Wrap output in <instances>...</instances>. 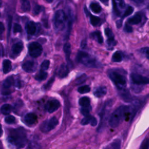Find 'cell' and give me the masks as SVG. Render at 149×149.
<instances>
[{"instance_id": "51", "label": "cell", "mask_w": 149, "mask_h": 149, "mask_svg": "<svg viewBox=\"0 0 149 149\" xmlns=\"http://www.w3.org/2000/svg\"><path fill=\"white\" fill-rule=\"evenodd\" d=\"M144 0H134V1L136 2V3H141L144 1Z\"/></svg>"}, {"instance_id": "49", "label": "cell", "mask_w": 149, "mask_h": 149, "mask_svg": "<svg viewBox=\"0 0 149 149\" xmlns=\"http://www.w3.org/2000/svg\"><path fill=\"white\" fill-rule=\"evenodd\" d=\"M100 1L101 2H102L104 4H105V5H107L109 0H100Z\"/></svg>"}, {"instance_id": "7", "label": "cell", "mask_w": 149, "mask_h": 149, "mask_svg": "<svg viewBox=\"0 0 149 149\" xmlns=\"http://www.w3.org/2000/svg\"><path fill=\"white\" fill-rule=\"evenodd\" d=\"M29 54L33 58H37L41 55L42 48L41 45L37 42H32L28 47Z\"/></svg>"}, {"instance_id": "48", "label": "cell", "mask_w": 149, "mask_h": 149, "mask_svg": "<svg viewBox=\"0 0 149 149\" xmlns=\"http://www.w3.org/2000/svg\"><path fill=\"white\" fill-rule=\"evenodd\" d=\"M125 5V2H124L123 0H121V1H120V2H119V6H120V7H122V8H124Z\"/></svg>"}, {"instance_id": "28", "label": "cell", "mask_w": 149, "mask_h": 149, "mask_svg": "<svg viewBox=\"0 0 149 149\" xmlns=\"http://www.w3.org/2000/svg\"><path fill=\"white\" fill-rule=\"evenodd\" d=\"M89 15H90V23H91V24L94 26H97L100 22V20H101L98 17L93 16V15H92L90 13H89Z\"/></svg>"}, {"instance_id": "6", "label": "cell", "mask_w": 149, "mask_h": 149, "mask_svg": "<svg viewBox=\"0 0 149 149\" xmlns=\"http://www.w3.org/2000/svg\"><path fill=\"white\" fill-rule=\"evenodd\" d=\"M58 123V120L56 117H52L48 120L44 121L40 125V129L42 132H48L55 128Z\"/></svg>"}, {"instance_id": "42", "label": "cell", "mask_w": 149, "mask_h": 149, "mask_svg": "<svg viewBox=\"0 0 149 149\" xmlns=\"http://www.w3.org/2000/svg\"><path fill=\"white\" fill-rule=\"evenodd\" d=\"M124 30L127 32V33H130L133 30V29H132V27L128 24V23H126L125 26V27H124Z\"/></svg>"}, {"instance_id": "31", "label": "cell", "mask_w": 149, "mask_h": 149, "mask_svg": "<svg viewBox=\"0 0 149 149\" xmlns=\"http://www.w3.org/2000/svg\"><path fill=\"white\" fill-rule=\"evenodd\" d=\"M105 34L106 36L108 37V40L114 39V36H113V33L110 29L106 28L105 29Z\"/></svg>"}, {"instance_id": "12", "label": "cell", "mask_w": 149, "mask_h": 149, "mask_svg": "<svg viewBox=\"0 0 149 149\" xmlns=\"http://www.w3.org/2000/svg\"><path fill=\"white\" fill-rule=\"evenodd\" d=\"M37 120V116L33 113H28L24 116V121L27 125H34Z\"/></svg>"}, {"instance_id": "16", "label": "cell", "mask_w": 149, "mask_h": 149, "mask_svg": "<svg viewBox=\"0 0 149 149\" xmlns=\"http://www.w3.org/2000/svg\"><path fill=\"white\" fill-rule=\"evenodd\" d=\"M107 93V88L105 87L101 86L97 87L94 91V95L98 98L104 96Z\"/></svg>"}, {"instance_id": "29", "label": "cell", "mask_w": 149, "mask_h": 149, "mask_svg": "<svg viewBox=\"0 0 149 149\" xmlns=\"http://www.w3.org/2000/svg\"><path fill=\"white\" fill-rule=\"evenodd\" d=\"M77 91L80 94H84V93H88L90 91V88L88 86L85 85V86H83L79 87L77 89Z\"/></svg>"}, {"instance_id": "43", "label": "cell", "mask_w": 149, "mask_h": 149, "mask_svg": "<svg viewBox=\"0 0 149 149\" xmlns=\"http://www.w3.org/2000/svg\"><path fill=\"white\" fill-rule=\"evenodd\" d=\"M5 30V27L3 24L2 22H0V39H2V35Z\"/></svg>"}, {"instance_id": "20", "label": "cell", "mask_w": 149, "mask_h": 149, "mask_svg": "<svg viewBox=\"0 0 149 149\" xmlns=\"http://www.w3.org/2000/svg\"><path fill=\"white\" fill-rule=\"evenodd\" d=\"M79 104L81 107H87L90 106V100L87 97H83L79 99Z\"/></svg>"}, {"instance_id": "26", "label": "cell", "mask_w": 149, "mask_h": 149, "mask_svg": "<svg viewBox=\"0 0 149 149\" xmlns=\"http://www.w3.org/2000/svg\"><path fill=\"white\" fill-rule=\"evenodd\" d=\"M90 9L93 12L96 13H98L101 11V7L97 3H91L90 5Z\"/></svg>"}, {"instance_id": "17", "label": "cell", "mask_w": 149, "mask_h": 149, "mask_svg": "<svg viewBox=\"0 0 149 149\" xmlns=\"http://www.w3.org/2000/svg\"><path fill=\"white\" fill-rule=\"evenodd\" d=\"M141 20V16L140 13H136L132 17L128 19L127 22L130 24H137Z\"/></svg>"}, {"instance_id": "2", "label": "cell", "mask_w": 149, "mask_h": 149, "mask_svg": "<svg viewBox=\"0 0 149 149\" xmlns=\"http://www.w3.org/2000/svg\"><path fill=\"white\" fill-rule=\"evenodd\" d=\"M129 107L124 105L118 107L111 115L109 119V124L111 127L115 128L118 127L126 116L129 111Z\"/></svg>"}, {"instance_id": "52", "label": "cell", "mask_w": 149, "mask_h": 149, "mask_svg": "<svg viewBox=\"0 0 149 149\" xmlns=\"http://www.w3.org/2000/svg\"><path fill=\"white\" fill-rule=\"evenodd\" d=\"M2 5V0H0V7H1Z\"/></svg>"}, {"instance_id": "34", "label": "cell", "mask_w": 149, "mask_h": 149, "mask_svg": "<svg viewBox=\"0 0 149 149\" xmlns=\"http://www.w3.org/2000/svg\"><path fill=\"white\" fill-rule=\"evenodd\" d=\"M91 109V108L90 106H89L87 107H82L81 109H80V111H81V113L83 115L86 116V115H89V112Z\"/></svg>"}, {"instance_id": "35", "label": "cell", "mask_w": 149, "mask_h": 149, "mask_svg": "<svg viewBox=\"0 0 149 149\" xmlns=\"http://www.w3.org/2000/svg\"><path fill=\"white\" fill-rule=\"evenodd\" d=\"M133 10H134V9H133V8L132 6H128L127 8L126 9V10H125V13H124V14L123 15V17H125L129 16L130 15H131L133 13Z\"/></svg>"}, {"instance_id": "9", "label": "cell", "mask_w": 149, "mask_h": 149, "mask_svg": "<svg viewBox=\"0 0 149 149\" xmlns=\"http://www.w3.org/2000/svg\"><path fill=\"white\" fill-rule=\"evenodd\" d=\"M61 104L57 100H51L47 101L45 105V109L49 113H52L56 111L60 107Z\"/></svg>"}, {"instance_id": "25", "label": "cell", "mask_w": 149, "mask_h": 149, "mask_svg": "<svg viewBox=\"0 0 149 149\" xmlns=\"http://www.w3.org/2000/svg\"><path fill=\"white\" fill-rule=\"evenodd\" d=\"M21 9L23 12H29L30 9V4L28 0H23L21 4Z\"/></svg>"}, {"instance_id": "53", "label": "cell", "mask_w": 149, "mask_h": 149, "mask_svg": "<svg viewBox=\"0 0 149 149\" xmlns=\"http://www.w3.org/2000/svg\"><path fill=\"white\" fill-rule=\"evenodd\" d=\"M52 1H53V0H46V1H47L48 2H49V3L51 2Z\"/></svg>"}, {"instance_id": "32", "label": "cell", "mask_w": 149, "mask_h": 149, "mask_svg": "<svg viewBox=\"0 0 149 149\" xmlns=\"http://www.w3.org/2000/svg\"><path fill=\"white\" fill-rule=\"evenodd\" d=\"M49 66V61L44 60L41 65V70L45 71L48 69Z\"/></svg>"}, {"instance_id": "21", "label": "cell", "mask_w": 149, "mask_h": 149, "mask_svg": "<svg viewBox=\"0 0 149 149\" xmlns=\"http://www.w3.org/2000/svg\"><path fill=\"white\" fill-rule=\"evenodd\" d=\"M90 37L96 40L97 41V42L100 44H101L103 42V38H102L101 34L100 31H94V32L90 34Z\"/></svg>"}, {"instance_id": "5", "label": "cell", "mask_w": 149, "mask_h": 149, "mask_svg": "<svg viewBox=\"0 0 149 149\" xmlns=\"http://www.w3.org/2000/svg\"><path fill=\"white\" fill-rule=\"evenodd\" d=\"M108 74L110 79L118 88L121 90L126 84L125 77L116 70H111L108 73Z\"/></svg>"}, {"instance_id": "14", "label": "cell", "mask_w": 149, "mask_h": 149, "mask_svg": "<svg viewBox=\"0 0 149 149\" xmlns=\"http://www.w3.org/2000/svg\"><path fill=\"white\" fill-rule=\"evenodd\" d=\"M26 30L28 34L33 35L36 31V24L32 22H29L26 25Z\"/></svg>"}, {"instance_id": "11", "label": "cell", "mask_w": 149, "mask_h": 149, "mask_svg": "<svg viewBox=\"0 0 149 149\" xmlns=\"http://www.w3.org/2000/svg\"><path fill=\"white\" fill-rule=\"evenodd\" d=\"M81 124L83 125H86L88 124H90L93 126H95L97 124V120L95 118L94 116L88 115L85 116L81 120Z\"/></svg>"}, {"instance_id": "15", "label": "cell", "mask_w": 149, "mask_h": 149, "mask_svg": "<svg viewBox=\"0 0 149 149\" xmlns=\"http://www.w3.org/2000/svg\"><path fill=\"white\" fill-rule=\"evenodd\" d=\"M23 48V44L22 42H17L14 44L12 47V52L13 54L18 55L20 54Z\"/></svg>"}, {"instance_id": "3", "label": "cell", "mask_w": 149, "mask_h": 149, "mask_svg": "<svg viewBox=\"0 0 149 149\" xmlns=\"http://www.w3.org/2000/svg\"><path fill=\"white\" fill-rule=\"evenodd\" d=\"M76 61L89 68H99L101 66L100 63L94 57L83 51L78 52Z\"/></svg>"}, {"instance_id": "45", "label": "cell", "mask_w": 149, "mask_h": 149, "mask_svg": "<svg viewBox=\"0 0 149 149\" xmlns=\"http://www.w3.org/2000/svg\"><path fill=\"white\" fill-rule=\"evenodd\" d=\"M120 141L119 140H116L113 144H112V146L113 147V148L115 149H119L120 148Z\"/></svg>"}, {"instance_id": "1", "label": "cell", "mask_w": 149, "mask_h": 149, "mask_svg": "<svg viewBox=\"0 0 149 149\" xmlns=\"http://www.w3.org/2000/svg\"><path fill=\"white\" fill-rule=\"evenodd\" d=\"M8 141L17 148L24 147L27 143V135L22 127L10 129L8 136Z\"/></svg>"}, {"instance_id": "13", "label": "cell", "mask_w": 149, "mask_h": 149, "mask_svg": "<svg viewBox=\"0 0 149 149\" xmlns=\"http://www.w3.org/2000/svg\"><path fill=\"white\" fill-rule=\"evenodd\" d=\"M69 73V69L68 66L66 64H62L58 70V75L61 78H63L67 76Z\"/></svg>"}, {"instance_id": "41", "label": "cell", "mask_w": 149, "mask_h": 149, "mask_svg": "<svg viewBox=\"0 0 149 149\" xmlns=\"http://www.w3.org/2000/svg\"><path fill=\"white\" fill-rule=\"evenodd\" d=\"M54 80H55V77H54V76H52V77L49 79V80L47 82V83L45 85V86H44L45 88V89H48V88L52 86V83H53Z\"/></svg>"}, {"instance_id": "10", "label": "cell", "mask_w": 149, "mask_h": 149, "mask_svg": "<svg viewBox=\"0 0 149 149\" xmlns=\"http://www.w3.org/2000/svg\"><path fill=\"white\" fill-rule=\"evenodd\" d=\"M37 63L33 61H27L22 65L23 69L28 73H33L37 69Z\"/></svg>"}, {"instance_id": "19", "label": "cell", "mask_w": 149, "mask_h": 149, "mask_svg": "<svg viewBox=\"0 0 149 149\" xmlns=\"http://www.w3.org/2000/svg\"><path fill=\"white\" fill-rule=\"evenodd\" d=\"M14 83V79L13 77L12 76H9L8 77H7L3 81V88L4 89H8L9 88H10L12 85Z\"/></svg>"}, {"instance_id": "54", "label": "cell", "mask_w": 149, "mask_h": 149, "mask_svg": "<svg viewBox=\"0 0 149 149\" xmlns=\"http://www.w3.org/2000/svg\"><path fill=\"white\" fill-rule=\"evenodd\" d=\"M119 1H121V0H119Z\"/></svg>"}, {"instance_id": "44", "label": "cell", "mask_w": 149, "mask_h": 149, "mask_svg": "<svg viewBox=\"0 0 149 149\" xmlns=\"http://www.w3.org/2000/svg\"><path fill=\"white\" fill-rule=\"evenodd\" d=\"M86 79V76L85 74H83L82 76H80L77 79V83H83Z\"/></svg>"}, {"instance_id": "22", "label": "cell", "mask_w": 149, "mask_h": 149, "mask_svg": "<svg viewBox=\"0 0 149 149\" xmlns=\"http://www.w3.org/2000/svg\"><path fill=\"white\" fill-rule=\"evenodd\" d=\"M12 107L10 104H3L1 108V112L4 115H8L12 111Z\"/></svg>"}, {"instance_id": "18", "label": "cell", "mask_w": 149, "mask_h": 149, "mask_svg": "<svg viewBox=\"0 0 149 149\" xmlns=\"http://www.w3.org/2000/svg\"><path fill=\"white\" fill-rule=\"evenodd\" d=\"M12 69L11 62L8 59H5L3 61V72L5 74L9 73Z\"/></svg>"}, {"instance_id": "50", "label": "cell", "mask_w": 149, "mask_h": 149, "mask_svg": "<svg viewBox=\"0 0 149 149\" xmlns=\"http://www.w3.org/2000/svg\"><path fill=\"white\" fill-rule=\"evenodd\" d=\"M2 133H3V130H2V126H1V125L0 124V137L2 136Z\"/></svg>"}, {"instance_id": "39", "label": "cell", "mask_w": 149, "mask_h": 149, "mask_svg": "<svg viewBox=\"0 0 149 149\" xmlns=\"http://www.w3.org/2000/svg\"><path fill=\"white\" fill-rule=\"evenodd\" d=\"M140 52L149 59V47H145L141 48Z\"/></svg>"}, {"instance_id": "37", "label": "cell", "mask_w": 149, "mask_h": 149, "mask_svg": "<svg viewBox=\"0 0 149 149\" xmlns=\"http://www.w3.org/2000/svg\"><path fill=\"white\" fill-rule=\"evenodd\" d=\"M22 31V27L18 23H15L13 26V33H17Z\"/></svg>"}, {"instance_id": "33", "label": "cell", "mask_w": 149, "mask_h": 149, "mask_svg": "<svg viewBox=\"0 0 149 149\" xmlns=\"http://www.w3.org/2000/svg\"><path fill=\"white\" fill-rule=\"evenodd\" d=\"M12 17L9 16L8 18V38H9L10 33V30L12 29Z\"/></svg>"}, {"instance_id": "4", "label": "cell", "mask_w": 149, "mask_h": 149, "mask_svg": "<svg viewBox=\"0 0 149 149\" xmlns=\"http://www.w3.org/2000/svg\"><path fill=\"white\" fill-rule=\"evenodd\" d=\"M67 21V16L62 10H58L54 15V24L56 30H62L65 27Z\"/></svg>"}, {"instance_id": "36", "label": "cell", "mask_w": 149, "mask_h": 149, "mask_svg": "<svg viewBox=\"0 0 149 149\" xmlns=\"http://www.w3.org/2000/svg\"><path fill=\"white\" fill-rule=\"evenodd\" d=\"M149 147V140L146 139L141 144L140 149H148Z\"/></svg>"}, {"instance_id": "47", "label": "cell", "mask_w": 149, "mask_h": 149, "mask_svg": "<svg viewBox=\"0 0 149 149\" xmlns=\"http://www.w3.org/2000/svg\"><path fill=\"white\" fill-rule=\"evenodd\" d=\"M86 44H87V42L85 40L82 41V42H81V48H84L86 46Z\"/></svg>"}, {"instance_id": "23", "label": "cell", "mask_w": 149, "mask_h": 149, "mask_svg": "<svg viewBox=\"0 0 149 149\" xmlns=\"http://www.w3.org/2000/svg\"><path fill=\"white\" fill-rule=\"evenodd\" d=\"M63 50L66 55V59L68 61H69L70 60V55L71 54V46L69 42H67L64 45Z\"/></svg>"}, {"instance_id": "24", "label": "cell", "mask_w": 149, "mask_h": 149, "mask_svg": "<svg viewBox=\"0 0 149 149\" xmlns=\"http://www.w3.org/2000/svg\"><path fill=\"white\" fill-rule=\"evenodd\" d=\"M47 77V73L43 70H40L35 76V79L38 81H42L45 80Z\"/></svg>"}, {"instance_id": "40", "label": "cell", "mask_w": 149, "mask_h": 149, "mask_svg": "<svg viewBox=\"0 0 149 149\" xmlns=\"http://www.w3.org/2000/svg\"><path fill=\"white\" fill-rule=\"evenodd\" d=\"M42 9V6L40 5H36L33 9V13L34 15H38Z\"/></svg>"}, {"instance_id": "38", "label": "cell", "mask_w": 149, "mask_h": 149, "mask_svg": "<svg viewBox=\"0 0 149 149\" xmlns=\"http://www.w3.org/2000/svg\"><path fill=\"white\" fill-rule=\"evenodd\" d=\"M112 6H113V12L116 15H120V12L117 7L116 5V2H115V0H112Z\"/></svg>"}, {"instance_id": "8", "label": "cell", "mask_w": 149, "mask_h": 149, "mask_svg": "<svg viewBox=\"0 0 149 149\" xmlns=\"http://www.w3.org/2000/svg\"><path fill=\"white\" fill-rule=\"evenodd\" d=\"M130 77L132 82L135 85L149 84V77H144L137 73H132Z\"/></svg>"}, {"instance_id": "46", "label": "cell", "mask_w": 149, "mask_h": 149, "mask_svg": "<svg viewBox=\"0 0 149 149\" xmlns=\"http://www.w3.org/2000/svg\"><path fill=\"white\" fill-rule=\"evenodd\" d=\"M122 20L121 19L118 20L116 21V27L118 28H120L122 26Z\"/></svg>"}, {"instance_id": "27", "label": "cell", "mask_w": 149, "mask_h": 149, "mask_svg": "<svg viewBox=\"0 0 149 149\" xmlns=\"http://www.w3.org/2000/svg\"><path fill=\"white\" fill-rule=\"evenodd\" d=\"M112 61L116 62H121L122 60V54H120V52L119 51L115 52L112 55Z\"/></svg>"}, {"instance_id": "30", "label": "cell", "mask_w": 149, "mask_h": 149, "mask_svg": "<svg viewBox=\"0 0 149 149\" xmlns=\"http://www.w3.org/2000/svg\"><path fill=\"white\" fill-rule=\"evenodd\" d=\"M15 118L12 115H8L5 118V122L8 124H13L15 122Z\"/></svg>"}]
</instances>
